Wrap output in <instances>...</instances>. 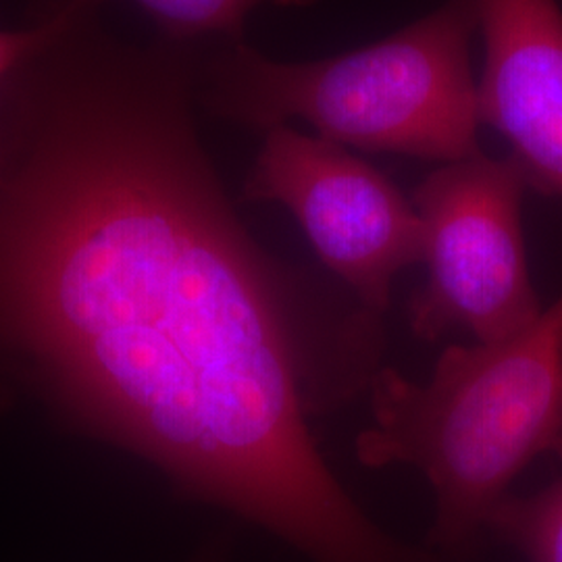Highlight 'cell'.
<instances>
[{
    "instance_id": "obj_3",
    "label": "cell",
    "mask_w": 562,
    "mask_h": 562,
    "mask_svg": "<svg viewBox=\"0 0 562 562\" xmlns=\"http://www.w3.org/2000/svg\"><path fill=\"white\" fill-rule=\"evenodd\" d=\"M475 30L473 2L448 0L390 38L331 59L283 63L229 41L204 69L199 97L213 115L259 132L302 120L340 146L461 161L482 153Z\"/></svg>"
},
{
    "instance_id": "obj_7",
    "label": "cell",
    "mask_w": 562,
    "mask_h": 562,
    "mask_svg": "<svg viewBox=\"0 0 562 562\" xmlns=\"http://www.w3.org/2000/svg\"><path fill=\"white\" fill-rule=\"evenodd\" d=\"M487 531L515 546L529 562H562V480L531 496H506Z\"/></svg>"
},
{
    "instance_id": "obj_4",
    "label": "cell",
    "mask_w": 562,
    "mask_h": 562,
    "mask_svg": "<svg viewBox=\"0 0 562 562\" xmlns=\"http://www.w3.org/2000/svg\"><path fill=\"white\" fill-rule=\"evenodd\" d=\"M513 157L482 153L443 162L415 190L425 229L427 281L411 302V329L434 341L467 329L480 344L503 341L540 317L522 240V192Z\"/></svg>"
},
{
    "instance_id": "obj_9",
    "label": "cell",
    "mask_w": 562,
    "mask_h": 562,
    "mask_svg": "<svg viewBox=\"0 0 562 562\" xmlns=\"http://www.w3.org/2000/svg\"><path fill=\"white\" fill-rule=\"evenodd\" d=\"M88 7H99L97 0H53L41 20L25 30H0V86L21 65L36 57L71 25V21Z\"/></svg>"
},
{
    "instance_id": "obj_10",
    "label": "cell",
    "mask_w": 562,
    "mask_h": 562,
    "mask_svg": "<svg viewBox=\"0 0 562 562\" xmlns=\"http://www.w3.org/2000/svg\"><path fill=\"white\" fill-rule=\"evenodd\" d=\"M192 562H227V552H225L222 543H213Z\"/></svg>"
},
{
    "instance_id": "obj_5",
    "label": "cell",
    "mask_w": 562,
    "mask_h": 562,
    "mask_svg": "<svg viewBox=\"0 0 562 562\" xmlns=\"http://www.w3.org/2000/svg\"><path fill=\"white\" fill-rule=\"evenodd\" d=\"M244 196L288 209L323 265L375 317L390 306L396 276L423 262L425 229L415 204L336 142L288 125L265 132Z\"/></svg>"
},
{
    "instance_id": "obj_6",
    "label": "cell",
    "mask_w": 562,
    "mask_h": 562,
    "mask_svg": "<svg viewBox=\"0 0 562 562\" xmlns=\"http://www.w3.org/2000/svg\"><path fill=\"white\" fill-rule=\"evenodd\" d=\"M485 44L480 121L531 188L562 199V13L557 0H471Z\"/></svg>"
},
{
    "instance_id": "obj_2",
    "label": "cell",
    "mask_w": 562,
    "mask_h": 562,
    "mask_svg": "<svg viewBox=\"0 0 562 562\" xmlns=\"http://www.w3.org/2000/svg\"><path fill=\"white\" fill-rule=\"evenodd\" d=\"M367 390L357 459L422 471L436 498L425 548L469 562L522 469L562 461V294L506 340L448 346L427 382L378 369Z\"/></svg>"
},
{
    "instance_id": "obj_1",
    "label": "cell",
    "mask_w": 562,
    "mask_h": 562,
    "mask_svg": "<svg viewBox=\"0 0 562 562\" xmlns=\"http://www.w3.org/2000/svg\"><path fill=\"white\" fill-rule=\"evenodd\" d=\"M94 11L0 86V352L78 422L313 562H446L348 494L311 419L367 387L236 217L176 46Z\"/></svg>"
},
{
    "instance_id": "obj_8",
    "label": "cell",
    "mask_w": 562,
    "mask_h": 562,
    "mask_svg": "<svg viewBox=\"0 0 562 562\" xmlns=\"http://www.w3.org/2000/svg\"><path fill=\"white\" fill-rule=\"evenodd\" d=\"M104 2V0H99ZM159 23L171 42L194 41L222 34L241 41L246 18L261 4L306 7L315 0H134Z\"/></svg>"
}]
</instances>
